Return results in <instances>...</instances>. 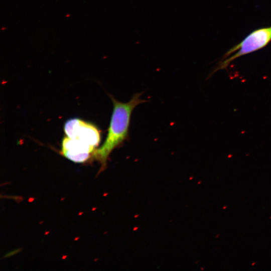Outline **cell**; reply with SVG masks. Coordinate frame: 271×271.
Masks as SVG:
<instances>
[{
	"label": "cell",
	"instance_id": "cell-1",
	"mask_svg": "<svg viewBox=\"0 0 271 271\" xmlns=\"http://www.w3.org/2000/svg\"><path fill=\"white\" fill-rule=\"evenodd\" d=\"M141 95V93L134 94L127 102L119 101L110 95L113 103V110L108 133L102 145L93 153L95 159L101 163L102 168L105 167L109 156L113 150L128 140L132 112L137 105L146 101L140 98Z\"/></svg>",
	"mask_w": 271,
	"mask_h": 271
},
{
	"label": "cell",
	"instance_id": "cell-2",
	"mask_svg": "<svg viewBox=\"0 0 271 271\" xmlns=\"http://www.w3.org/2000/svg\"><path fill=\"white\" fill-rule=\"evenodd\" d=\"M271 41V26L256 29L248 35L242 41L229 49L211 73L225 69L229 64L239 57L259 50Z\"/></svg>",
	"mask_w": 271,
	"mask_h": 271
},
{
	"label": "cell",
	"instance_id": "cell-3",
	"mask_svg": "<svg viewBox=\"0 0 271 271\" xmlns=\"http://www.w3.org/2000/svg\"><path fill=\"white\" fill-rule=\"evenodd\" d=\"M64 132L66 136L89 145L95 149L100 141L98 129L93 124L79 118H71L64 124Z\"/></svg>",
	"mask_w": 271,
	"mask_h": 271
},
{
	"label": "cell",
	"instance_id": "cell-4",
	"mask_svg": "<svg viewBox=\"0 0 271 271\" xmlns=\"http://www.w3.org/2000/svg\"><path fill=\"white\" fill-rule=\"evenodd\" d=\"M61 154L68 160L77 163L86 162L94 149L80 141L67 136L62 140Z\"/></svg>",
	"mask_w": 271,
	"mask_h": 271
}]
</instances>
